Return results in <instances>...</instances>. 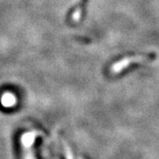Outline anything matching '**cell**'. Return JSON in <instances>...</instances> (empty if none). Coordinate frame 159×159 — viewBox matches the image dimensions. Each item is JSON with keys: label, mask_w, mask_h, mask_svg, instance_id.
Returning a JSON list of instances; mask_svg holds the SVG:
<instances>
[{"label": "cell", "mask_w": 159, "mask_h": 159, "mask_svg": "<svg viewBox=\"0 0 159 159\" xmlns=\"http://www.w3.org/2000/svg\"><path fill=\"white\" fill-rule=\"evenodd\" d=\"M155 58V54H148V55H141V56H134V57H128L122 58L119 62L115 63L111 66V71L114 74H119L122 70L126 68L128 66H130L133 63L145 62L149 61Z\"/></svg>", "instance_id": "obj_1"}, {"label": "cell", "mask_w": 159, "mask_h": 159, "mask_svg": "<svg viewBox=\"0 0 159 159\" xmlns=\"http://www.w3.org/2000/svg\"><path fill=\"white\" fill-rule=\"evenodd\" d=\"M34 140V133H26L21 137V144L23 148V156L24 159H34L33 153L31 154L30 148L33 145Z\"/></svg>", "instance_id": "obj_2"}, {"label": "cell", "mask_w": 159, "mask_h": 159, "mask_svg": "<svg viewBox=\"0 0 159 159\" xmlns=\"http://www.w3.org/2000/svg\"><path fill=\"white\" fill-rule=\"evenodd\" d=\"M2 104L6 107H11L12 106L15 102H16V99L13 97L11 94H6L4 97H2Z\"/></svg>", "instance_id": "obj_3"}, {"label": "cell", "mask_w": 159, "mask_h": 159, "mask_svg": "<svg viewBox=\"0 0 159 159\" xmlns=\"http://www.w3.org/2000/svg\"><path fill=\"white\" fill-rule=\"evenodd\" d=\"M85 3L86 0H83L82 1V4L80 5L79 7L74 11V13L72 15V20L74 21H75V22H78L81 19V17H82V9H83V6L85 5Z\"/></svg>", "instance_id": "obj_4"}]
</instances>
